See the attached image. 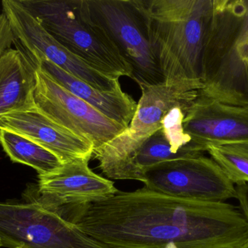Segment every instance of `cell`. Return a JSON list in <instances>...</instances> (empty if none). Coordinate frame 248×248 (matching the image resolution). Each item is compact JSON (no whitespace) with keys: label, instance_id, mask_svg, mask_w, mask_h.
Masks as SVG:
<instances>
[{"label":"cell","instance_id":"1","mask_svg":"<svg viewBox=\"0 0 248 248\" xmlns=\"http://www.w3.org/2000/svg\"><path fill=\"white\" fill-rule=\"evenodd\" d=\"M62 212L83 232L112 248H243L248 241V221L240 206L145 187Z\"/></svg>","mask_w":248,"mask_h":248},{"label":"cell","instance_id":"2","mask_svg":"<svg viewBox=\"0 0 248 248\" xmlns=\"http://www.w3.org/2000/svg\"><path fill=\"white\" fill-rule=\"evenodd\" d=\"M153 53L170 85L202 88V58L214 0H137Z\"/></svg>","mask_w":248,"mask_h":248},{"label":"cell","instance_id":"3","mask_svg":"<svg viewBox=\"0 0 248 248\" xmlns=\"http://www.w3.org/2000/svg\"><path fill=\"white\" fill-rule=\"evenodd\" d=\"M248 0H214V14L202 58L199 94L248 105Z\"/></svg>","mask_w":248,"mask_h":248},{"label":"cell","instance_id":"4","mask_svg":"<svg viewBox=\"0 0 248 248\" xmlns=\"http://www.w3.org/2000/svg\"><path fill=\"white\" fill-rule=\"evenodd\" d=\"M61 45L110 78H131V70L87 0H19Z\"/></svg>","mask_w":248,"mask_h":248},{"label":"cell","instance_id":"5","mask_svg":"<svg viewBox=\"0 0 248 248\" xmlns=\"http://www.w3.org/2000/svg\"><path fill=\"white\" fill-rule=\"evenodd\" d=\"M141 96L128 128L93 151L99 167L109 179L122 180L140 147L162 128V121L173 108L189 106L200 90L166 83L141 88Z\"/></svg>","mask_w":248,"mask_h":248},{"label":"cell","instance_id":"6","mask_svg":"<svg viewBox=\"0 0 248 248\" xmlns=\"http://www.w3.org/2000/svg\"><path fill=\"white\" fill-rule=\"evenodd\" d=\"M0 246L112 248L83 232L58 210L36 201L0 202Z\"/></svg>","mask_w":248,"mask_h":248},{"label":"cell","instance_id":"7","mask_svg":"<svg viewBox=\"0 0 248 248\" xmlns=\"http://www.w3.org/2000/svg\"><path fill=\"white\" fill-rule=\"evenodd\" d=\"M92 14L104 28L131 70L140 88L165 83L137 0H87Z\"/></svg>","mask_w":248,"mask_h":248},{"label":"cell","instance_id":"8","mask_svg":"<svg viewBox=\"0 0 248 248\" xmlns=\"http://www.w3.org/2000/svg\"><path fill=\"white\" fill-rule=\"evenodd\" d=\"M205 154L152 166L144 173V187L162 195L192 200L225 202L236 199L235 184Z\"/></svg>","mask_w":248,"mask_h":248},{"label":"cell","instance_id":"9","mask_svg":"<svg viewBox=\"0 0 248 248\" xmlns=\"http://www.w3.org/2000/svg\"><path fill=\"white\" fill-rule=\"evenodd\" d=\"M1 6L13 32V43L31 61L45 58L102 91L122 90L119 79L99 72L68 50L42 27L19 0H3Z\"/></svg>","mask_w":248,"mask_h":248},{"label":"cell","instance_id":"10","mask_svg":"<svg viewBox=\"0 0 248 248\" xmlns=\"http://www.w3.org/2000/svg\"><path fill=\"white\" fill-rule=\"evenodd\" d=\"M36 70L35 107L52 122L91 141L94 149L107 144L125 129L64 88L42 70Z\"/></svg>","mask_w":248,"mask_h":248},{"label":"cell","instance_id":"11","mask_svg":"<svg viewBox=\"0 0 248 248\" xmlns=\"http://www.w3.org/2000/svg\"><path fill=\"white\" fill-rule=\"evenodd\" d=\"M91 157L64 163L52 173L39 175L31 201L55 209L106 200L119 190L112 181L96 174L89 167Z\"/></svg>","mask_w":248,"mask_h":248},{"label":"cell","instance_id":"12","mask_svg":"<svg viewBox=\"0 0 248 248\" xmlns=\"http://www.w3.org/2000/svg\"><path fill=\"white\" fill-rule=\"evenodd\" d=\"M188 107L173 108L162 121L161 129L140 147L124 173L122 180L144 182L147 169L162 162L192 157L206 150L197 144L184 130Z\"/></svg>","mask_w":248,"mask_h":248},{"label":"cell","instance_id":"13","mask_svg":"<svg viewBox=\"0 0 248 248\" xmlns=\"http://www.w3.org/2000/svg\"><path fill=\"white\" fill-rule=\"evenodd\" d=\"M183 126L205 150L208 143L247 139L248 105L223 103L199 94L186 111Z\"/></svg>","mask_w":248,"mask_h":248},{"label":"cell","instance_id":"14","mask_svg":"<svg viewBox=\"0 0 248 248\" xmlns=\"http://www.w3.org/2000/svg\"><path fill=\"white\" fill-rule=\"evenodd\" d=\"M0 129L29 138L55 154L62 164L92 157L94 149L91 141L52 122L36 108L1 118Z\"/></svg>","mask_w":248,"mask_h":248},{"label":"cell","instance_id":"15","mask_svg":"<svg viewBox=\"0 0 248 248\" xmlns=\"http://www.w3.org/2000/svg\"><path fill=\"white\" fill-rule=\"evenodd\" d=\"M37 70L20 50L0 55V119L34 109Z\"/></svg>","mask_w":248,"mask_h":248},{"label":"cell","instance_id":"16","mask_svg":"<svg viewBox=\"0 0 248 248\" xmlns=\"http://www.w3.org/2000/svg\"><path fill=\"white\" fill-rule=\"evenodd\" d=\"M61 86L97 109L109 119L127 128L134 117L137 103L123 90L105 92L94 88L45 58L31 61Z\"/></svg>","mask_w":248,"mask_h":248},{"label":"cell","instance_id":"17","mask_svg":"<svg viewBox=\"0 0 248 248\" xmlns=\"http://www.w3.org/2000/svg\"><path fill=\"white\" fill-rule=\"evenodd\" d=\"M0 144L12 161L30 166L39 175L52 173L62 165L46 149L11 131L0 129Z\"/></svg>","mask_w":248,"mask_h":248},{"label":"cell","instance_id":"18","mask_svg":"<svg viewBox=\"0 0 248 248\" xmlns=\"http://www.w3.org/2000/svg\"><path fill=\"white\" fill-rule=\"evenodd\" d=\"M206 152L234 184L248 183V138L208 143Z\"/></svg>","mask_w":248,"mask_h":248},{"label":"cell","instance_id":"19","mask_svg":"<svg viewBox=\"0 0 248 248\" xmlns=\"http://www.w3.org/2000/svg\"><path fill=\"white\" fill-rule=\"evenodd\" d=\"M13 32L10 29L8 20L4 13L0 14V55L13 44Z\"/></svg>","mask_w":248,"mask_h":248},{"label":"cell","instance_id":"20","mask_svg":"<svg viewBox=\"0 0 248 248\" xmlns=\"http://www.w3.org/2000/svg\"><path fill=\"white\" fill-rule=\"evenodd\" d=\"M237 198L240 202V207L243 210L248 221V183L235 185ZM243 248H248V241Z\"/></svg>","mask_w":248,"mask_h":248},{"label":"cell","instance_id":"21","mask_svg":"<svg viewBox=\"0 0 248 248\" xmlns=\"http://www.w3.org/2000/svg\"><path fill=\"white\" fill-rule=\"evenodd\" d=\"M166 248H178L176 247V246H173V245H172V246H168V247Z\"/></svg>","mask_w":248,"mask_h":248},{"label":"cell","instance_id":"22","mask_svg":"<svg viewBox=\"0 0 248 248\" xmlns=\"http://www.w3.org/2000/svg\"><path fill=\"white\" fill-rule=\"evenodd\" d=\"M246 64H247V66H248V59L247 61H246Z\"/></svg>","mask_w":248,"mask_h":248},{"label":"cell","instance_id":"23","mask_svg":"<svg viewBox=\"0 0 248 248\" xmlns=\"http://www.w3.org/2000/svg\"><path fill=\"white\" fill-rule=\"evenodd\" d=\"M0 248H1V246H0Z\"/></svg>","mask_w":248,"mask_h":248}]
</instances>
